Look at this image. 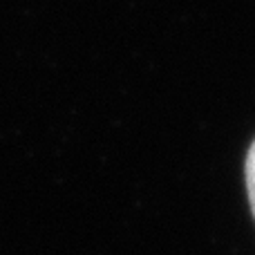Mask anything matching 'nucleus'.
Here are the masks:
<instances>
[{"instance_id":"1","label":"nucleus","mask_w":255,"mask_h":255,"mask_svg":"<svg viewBox=\"0 0 255 255\" xmlns=\"http://www.w3.org/2000/svg\"><path fill=\"white\" fill-rule=\"evenodd\" d=\"M247 190H249V202H251V211L255 215V141L249 148L247 154Z\"/></svg>"}]
</instances>
